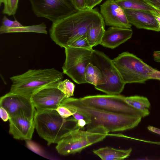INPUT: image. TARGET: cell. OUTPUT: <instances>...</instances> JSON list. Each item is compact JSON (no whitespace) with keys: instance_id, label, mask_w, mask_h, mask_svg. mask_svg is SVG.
<instances>
[{"instance_id":"obj_1","label":"cell","mask_w":160,"mask_h":160,"mask_svg":"<svg viewBox=\"0 0 160 160\" xmlns=\"http://www.w3.org/2000/svg\"><path fill=\"white\" fill-rule=\"evenodd\" d=\"M103 21L95 9L78 11L53 22L49 31L50 37L57 45L65 48L86 35L92 25Z\"/></svg>"},{"instance_id":"obj_2","label":"cell","mask_w":160,"mask_h":160,"mask_svg":"<svg viewBox=\"0 0 160 160\" xmlns=\"http://www.w3.org/2000/svg\"><path fill=\"white\" fill-rule=\"evenodd\" d=\"M60 105L72 108L88 116L91 120L86 128L103 126L109 132L124 131L137 126L141 117L114 113L85 104L79 98H65Z\"/></svg>"},{"instance_id":"obj_3","label":"cell","mask_w":160,"mask_h":160,"mask_svg":"<svg viewBox=\"0 0 160 160\" xmlns=\"http://www.w3.org/2000/svg\"><path fill=\"white\" fill-rule=\"evenodd\" d=\"M63 72L55 69H29L10 78V92L31 97L38 91L48 88H57L64 78Z\"/></svg>"},{"instance_id":"obj_4","label":"cell","mask_w":160,"mask_h":160,"mask_svg":"<svg viewBox=\"0 0 160 160\" xmlns=\"http://www.w3.org/2000/svg\"><path fill=\"white\" fill-rule=\"evenodd\" d=\"M62 118L55 109L36 111L34 118L35 129L48 145L57 144L65 134L76 127L73 118Z\"/></svg>"},{"instance_id":"obj_5","label":"cell","mask_w":160,"mask_h":160,"mask_svg":"<svg viewBox=\"0 0 160 160\" xmlns=\"http://www.w3.org/2000/svg\"><path fill=\"white\" fill-rule=\"evenodd\" d=\"M82 129L75 127L62 137L55 147L59 154L65 156L80 152L87 147L102 141L109 132L101 125L86 130Z\"/></svg>"},{"instance_id":"obj_6","label":"cell","mask_w":160,"mask_h":160,"mask_svg":"<svg viewBox=\"0 0 160 160\" xmlns=\"http://www.w3.org/2000/svg\"><path fill=\"white\" fill-rule=\"evenodd\" d=\"M123 81L128 83H144L151 79L156 70L135 55L123 52L112 60Z\"/></svg>"},{"instance_id":"obj_7","label":"cell","mask_w":160,"mask_h":160,"mask_svg":"<svg viewBox=\"0 0 160 160\" xmlns=\"http://www.w3.org/2000/svg\"><path fill=\"white\" fill-rule=\"evenodd\" d=\"M100 70L103 83L95 88L108 95H120L126 84L111 60L103 52L93 50L91 62Z\"/></svg>"},{"instance_id":"obj_8","label":"cell","mask_w":160,"mask_h":160,"mask_svg":"<svg viewBox=\"0 0 160 160\" xmlns=\"http://www.w3.org/2000/svg\"><path fill=\"white\" fill-rule=\"evenodd\" d=\"M125 97L120 95H97L80 98V100L88 105L111 112L144 118L149 113L131 107L125 101Z\"/></svg>"},{"instance_id":"obj_9","label":"cell","mask_w":160,"mask_h":160,"mask_svg":"<svg viewBox=\"0 0 160 160\" xmlns=\"http://www.w3.org/2000/svg\"><path fill=\"white\" fill-rule=\"evenodd\" d=\"M65 60L62 67L63 72L77 84L87 83L85 71L91 62L93 49L67 47L65 48Z\"/></svg>"},{"instance_id":"obj_10","label":"cell","mask_w":160,"mask_h":160,"mask_svg":"<svg viewBox=\"0 0 160 160\" xmlns=\"http://www.w3.org/2000/svg\"><path fill=\"white\" fill-rule=\"evenodd\" d=\"M34 13L52 23L78 11L72 0H29Z\"/></svg>"},{"instance_id":"obj_11","label":"cell","mask_w":160,"mask_h":160,"mask_svg":"<svg viewBox=\"0 0 160 160\" xmlns=\"http://www.w3.org/2000/svg\"><path fill=\"white\" fill-rule=\"evenodd\" d=\"M0 107L7 111L9 118L22 116L33 119L36 112L31 97L10 92L0 98Z\"/></svg>"},{"instance_id":"obj_12","label":"cell","mask_w":160,"mask_h":160,"mask_svg":"<svg viewBox=\"0 0 160 160\" xmlns=\"http://www.w3.org/2000/svg\"><path fill=\"white\" fill-rule=\"evenodd\" d=\"M66 97L57 88L42 89L32 95L31 99L36 111L56 109Z\"/></svg>"},{"instance_id":"obj_13","label":"cell","mask_w":160,"mask_h":160,"mask_svg":"<svg viewBox=\"0 0 160 160\" xmlns=\"http://www.w3.org/2000/svg\"><path fill=\"white\" fill-rule=\"evenodd\" d=\"M100 12L105 24L111 27L130 28L124 9L114 0H107L100 5Z\"/></svg>"},{"instance_id":"obj_14","label":"cell","mask_w":160,"mask_h":160,"mask_svg":"<svg viewBox=\"0 0 160 160\" xmlns=\"http://www.w3.org/2000/svg\"><path fill=\"white\" fill-rule=\"evenodd\" d=\"M9 133L15 139L22 140H30L35 129L34 118L22 116L10 118Z\"/></svg>"},{"instance_id":"obj_15","label":"cell","mask_w":160,"mask_h":160,"mask_svg":"<svg viewBox=\"0 0 160 160\" xmlns=\"http://www.w3.org/2000/svg\"><path fill=\"white\" fill-rule=\"evenodd\" d=\"M124 10L130 23L137 28L160 31L158 22L151 11L128 9Z\"/></svg>"},{"instance_id":"obj_16","label":"cell","mask_w":160,"mask_h":160,"mask_svg":"<svg viewBox=\"0 0 160 160\" xmlns=\"http://www.w3.org/2000/svg\"><path fill=\"white\" fill-rule=\"evenodd\" d=\"M132 33L131 28L111 27L105 30L100 44L114 49L130 39Z\"/></svg>"},{"instance_id":"obj_17","label":"cell","mask_w":160,"mask_h":160,"mask_svg":"<svg viewBox=\"0 0 160 160\" xmlns=\"http://www.w3.org/2000/svg\"><path fill=\"white\" fill-rule=\"evenodd\" d=\"M132 150L131 148L123 150L106 147L93 150L92 152L102 160H121L129 157Z\"/></svg>"},{"instance_id":"obj_18","label":"cell","mask_w":160,"mask_h":160,"mask_svg":"<svg viewBox=\"0 0 160 160\" xmlns=\"http://www.w3.org/2000/svg\"><path fill=\"white\" fill-rule=\"evenodd\" d=\"M105 25L103 21L92 25L88 29L86 36L91 47L100 44L105 31Z\"/></svg>"},{"instance_id":"obj_19","label":"cell","mask_w":160,"mask_h":160,"mask_svg":"<svg viewBox=\"0 0 160 160\" xmlns=\"http://www.w3.org/2000/svg\"><path fill=\"white\" fill-rule=\"evenodd\" d=\"M84 74L85 79L87 83L92 84L94 86L103 83V77L100 70L91 62L86 67Z\"/></svg>"},{"instance_id":"obj_20","label":"cell","mask_w":160,"mask_h":160,"mask_svg":"<svg viewBox=\"0 0 160 160\" xmlns=\"http://www.w3.org/2000/svg\"><path fill=\"white\" fill-rule=\"evenodd\" d=\"M122 8L136 10L152 11L156 10L144 0H114Z\"/></svg>"},{"instance_id":"obj_21","label":"cell","mask_w":160,"mask_h":160,"mask_svg":"<svg viewBox=\"0 0 160 160\" xmlns=\"http://www.w3.org/2000/svg\"><path fill=\"white\" fill-rule=\"evenodd\" d=\"M125 101L133 108L150 113L148 109L150 106V103L146 97L135 95L125 97Z\"/></svg>"},{"instance_id":"obj_22","label":"cell","mask_w":160,"mask_h":160,"mask_svg":"<svg viewBox=\"0 0 160 160\" xmlns=\"http://www.w3.org/2000/svg\"><path fill=\"white\" fill-rule=\"evenodd\" d=\"M47 27L44 22L37 25L7 29L0 31V34L14 32H33L47 34Z\"/></svg>"},{"instance_id":"obj_23","label":"cell","mask_w":160,"mask_h":160,"mask_svg":"<svg viewBox=\"0 0 160 160\" xmlns=\"http://www.w3.org/2000/svg\"><path fill=\"white\" fill-rule=\"evenodd\" d=\"M75 86L69 80L66 79L60 82L57 88L66 96V98L73 96Z\"/></svg>"},{"instance_id":"obj_24","label":"cell","mask_w":160,"mask_h":160,"mask_svg":"<svg viewBox=\"0 0 160 160\" xmlns=\"http://www.w3.org/2000/svg\"><path fill=\"white\" fill-rule=\"evenodd\" d=\"M3 3L4 8L2 13L8 16L14 15L18 8L19 0H0Z\"/></svg>"},{"instance_id":"obj_25","label":"cell","mask_w":160,"mask_h":160,"mask_svg":"<svg viewBox=\"0 0 160 160\" xmlns=\"http://www.w3.org/2000/svg\"><path fill=\"white\" fill-rule=\"evenodd\" d=\"M68 47L83 49H92L89 43L86 34L78 38Z\"/></svg>"},{"instance_id":"obj_26","label":"cell","mask_w":160,"mask_h":160,"mask_svg":"<svg viewBox=\"0 0 160 160\" xmlns=\"http://www.w3.org/2000/svg\"><path fill=\"white\" fill-rule=\"evenodd\" d=\"M23 26L17 20L14 21L11 20L4 16L3 17L2 24L0 27V31L8 28L21 27Z\"/></svg>"},{"instance_id":"obj_27","label":"cell","mask_w":160,"mask_h":160,"mask_svg":"<svg viewBox=\"0 0 160 160\" xmlns=\"http://www.w3.org/2000/svg\"><path fill=\"white\" fill-rule=\"evenodd\" d=\"M62 118H67L72 115L71 111L66 107L60 105L56 109Z\"/></svg>"},{"instance_id":"obj_28","label":"cell","mask_w":160,"mask_h":160,"mask_svg":"<svg viewBox=\"0 0 160 160\" xmlns=\"http://www.w3.org/2000/svg\"><path fill=\"white\" fill-rule=\"evenodd\" d=\"M78 10H84L88 8V0H72Z\"/></svg>"},{"instance_id":"obj_29","label":"cell","mask_w":160,"mask_h":160,"mask_svg":"<svg viewBox=\"0 0 160 160\" xmlns=\"http://www.w3.org/2000/svg\"><path fill=\"white\" fill-rule=\"evenodd\" d=\"M148 4L157 10L160 11V0H144Z\"/></svg>"},{"instance_id":"obj_30","label":"cell","mask_w":160,"mask_h":160,"mask_svg":"<svg viewBox=\"0 0 160 160\" xmlns=\"http://www.w3.org/2000/svg\"><path fill=\"white\" fill-rule=\"evenodd\" d=\"M0 116L1 119L4 122L9 120V116L7 111L4 108L0 107Z\"/></svg>"},{"instance_id":"obj_31","label":"cell","mask_w":160,"mask_h":160,"mask_svg":"<svg viewBox=\"0 0 160 160\" xmlns=\"http://www.w3.org/2000/svg\"><path fill=\"white\" fill-rule=\"evenodd\" d=\"M103 0H88V8L92 9L96 5L100 3Z\"/></svg>"},{"instance_id":"obj_32","label":"cell","mask_w":160,"mask_h":160,"mask_svg":"<svg viewBox=\"0 0 160 160\" xmlns=\"http://www.w3.org/2000/svg\"><path fill=\"white\" fill-rule=\"evenodd\" d=\"M87 124V122L85 120L80 119L78 120L76 122V127L82 129Z\"/></svg>"},{"instance_id":"obj_33","label":"cell","mask_w":160,"mask_h":160,"mask_svg":"<svg viewBox=\"0 0 160 160\" xmlns=\"http://www.w3.org/2000/svg\"><path fill=\"white\" fill-rule=\"evenodd\" d=\"M150 12L157 21L160 29V15L156 9L151 11Z\"/></svg>"},{"instance_id":"obj_34","label":"cell","mask_w":160,"mask_h":160,"mask_svg":"<svg viewBox=\"0 0 160 160\" xmlns=\"http://www.w3.org/2000/svg\"><path fill=\"white\" fill-rule=\"evenodd\" d=\"M152 79L160 80V71L156 69L152 75Z\"/></svg>"},{"instance_id":"obj_35","label":"cell","mask_w":160,"mask_h":160,"mask_svg":"<svg viewBox=\"0 0 160 160\" xmlns=\"http://www.w3.org/2000/svg\"><path fill=\"white\" fill-rule=\"evenodd\" d=\"M147 128L149 130L160 135V129L151 126H148Z\"/></svg>"},{"instance_id":"obj_36","label":"cell","mask_w":160,"mask_h":160,"mask_svg":"<svg viewBox=\"0 0 160 160\" xmlns=\"http://www.w3.org/2000/svg\"><path fill=\"white\" fill-rule=\"evenodd\" d=\"M132 139L137 140L139 141H141L142 142H144L149 143H151V144H158L160 145V142H154V141H147L145 140H141L139 139H136L135 138H132Z\"/></svg>"},{"instance_id":"obj_37","label":"cell","mask_w":160,"mask_h":160,"mask_svg":"<svg viewBox=\"0 0 160 160\" xmlns=\"http://www.w3.org/2000/svg\"><path fill=\"white\" fill-rule=\"evenodd\" d=\"M157 10V12H158L160 15V11H159V10Z\"/></svg>"}]
</instances>
